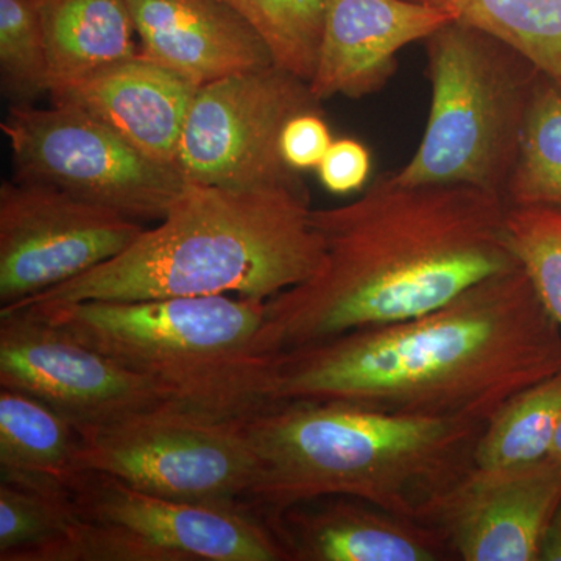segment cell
Segmentation results:
<instances>
[{"label": "cell", "instance_id": "obj_1", "mask_svg": "<svg viewBox=\"0 0 561 561\" xmlns=\"http://www.w3.org/2000/svg\"><path fill=\"white\" fill-rule=\"evenodd\" d=\"M507 217L494 192L402 184L391 173L356 201L313 209L323 256L311 278L265 302L262 353L416 319L522 267Z\"/></svg>", "mask_w": 561, "mask_h": 561}, {"label": "cell", "instance_id": "obj_2", "mask_svg": "<svg viewBox=\"0 0 561 561\" xmlns=\"http://www.w3.org/2000/svg\"><path fill=\"white\" fill-rule=\"evenodd\" d=\"M561 371V330L522 267L416 319L273 354L268 398L486 423Z\"/></svg>", "mask_w": 561, "mask_h": 561}, {"label": "cell", "instance_id": "obj_3", "mask_svg": "<svg viewBox=\"0 0 561 561\" xmlns=\"http://www.w3.org/2000/svg\"><path fill=\"white\" fill-rule=\"evenodd\" d=\"M482 421L401 415L331 401H276L243 421L264 522L297 502L346 494L434 526L474 468Z\"/></svg>", "mask_w": 561, "mask_h": 561}, {"label": "cell", "instance_id": "obj_4", "mask_svg": "<svg viewBox=\"0 0 561 561\" xmlns=\"http://www.w3.org/2000/svg\"><path fill=\"white\" fill-rule=\"evenodd\" d=\"M312 213L308 187L186 184L164 219L119 256L5 309L214 295L268 301L319 268L323 245Z\"/></svg>", "mask_w": 561, "mask_h": 561}, {"label": "cell", "instance_id": "obj_5", "mask_svg": "<svg viewBox=\"0 0 561 561\" xmlns=\"http://www.w3.org/2000/svg\"><path fill=\"white\" fill-rule=\"evenodd\" d=\"M265 302L214 295L24 308L157 383L184 411L241 421L272 402V356L260 342Z\"/></svg>", "mask_w": 561, "mask_h": 561}, {"label": "cell", "instance_id": "obj_6", "mask_svg": "<svg viewBox=\"0 0 561 561\" xmlns=\"http://www.w3.org/2000/svg\"><path fill=\"white\" fill-rule=\"evenodd\" d=\"M424 49L426 130L391 175L402 184H463L504 198L545 73L504 41L456 20L427 36Z\"/></svg>", "mask_w": 561, "mask_h": 561}, {"label": "cell", "instance_id": "obj_7", "mask_svg": "<svg viewBox=\"0 0 561 561\" xmlns=\"http://www.w3.org/2000/svg\"><path fill=\"white\" fill-rule=\"evenodd\" d=\"M70 497L81 526L65 561H287L253 511L168 500L95 471Z\"/></svg>", "mask_w": 561, "mask_h": 561}, {"label": "cell", "instance_id": "obj_8", "mask_svg": "<svg viewBox=\"0 0 561 561\" xmlns=\"http://www.w3.org/2000/svg\"><path fill=\"white\" fill-rule=\"evenodd\" d=\"M243 421L209 419L175 404L140 412L81 432V470L168 500L253 511L256 457Z\"/></svg>", "mask_w": 561, "mask_h": 561}, {"label": "cell", "instance_id": "obj_9", "mask_svg": "<svg viewBox=\"0 0 561 561\" xmlns=\"http://www.w3.org/2000/svg\"><path fill=\"white\" fill-rule=\"evenodd\" d=\"M14 180L43 184L128 219H164L186 181L76 106L11 105L0 125Z\"/></svg>", "mask_w": 561, "mask_h": 561}, {"label": "cell", "instance_id": "obj_10", "mask_svg": "<svg viewBox=\"0 0 561 561\" xmlns=\"http://www.w3.org/2000/svg\"><path fill=\"white\" fill-rule=\"evenodd\" d=\"M320 105L308 81L276 65L205 84L192 102L176 169L186 184L198 186L308 187L284 161L280 133L291 117Z\"/></svg>", "mask_w": 561, "mask_h": 561}, {"label": "cell", "instance_id": "obj_11", "mask_svg": "<svg viewBox=\"0 0 561 561\" xmlns=\"http://www.w3.org/2000/svg\"><path fill=\"white\" fill-rule=\"evenodd\" d=\"M146 228L116 210L25 181L0 186V309L124 253Z\"/></svg>", "mask_w": 561, "mask_h": 561}, {"label": "cell", "instance_id": "obj_12", "mask_svg": "<svg viewBox=\"0 0 561 561\" xmlns=\"http://www.w3.org/2000/svg\"><path fill=\"white\" fill-rule=\"evenodd\" d=\"M0 389L35 398L80 434L173 404L157 383L28 308L0 311Z\"/></svg>", "mask_w": 561, "mask_h": 561}, {"label": "cell", "instance_id": "obj_13", "mask_svg": "<svg viewBox=\"0 0 561 561\" xmlns=\"http://www.w3.org/2000/svg\"><path fill=\"white\" fill-rule=\"evenodd\" d=\"M560 500L561 463L552 456L519 467H474L434 526L456 560L538 561L542 531Z\"/></svg>", "mask_w": 561, "mask_h": 561}, {"label": "cell", "instance_id": "obj_14", "mask_svg": "<svg viewBox=\"0 0 561 561\" xmlns=\"http://www.w3.org/2000/svg\"><path fill=\"white\" fill-rule=\"evenodd\" d=\"M265 523L287 561L456 560L438 527L346 494L297 502Z\"/></svg>", "mask_w": 561, "mask_h": 561}, {"label": "cell", "instance_id": "obj_15", "mask_svg": "<svg viewBox=\"0 0 561 561\" xmlns=\"http://www.w3.org/2000/svg\"><path fill=\"white\" fill-rule=\"evenodd\" d=\"M453 21L415 0H324L323 33L309 81L319 102L362 99L386 87L398 54Z\"/></svg>", "mask_w": 561, "mask_h": 561}, {"label": "cell", "instance_id": "obj_16", "mask_svg": "<svg viewBox=\"0 0 561 561\" xmlns=\"http://www.w3.org/2000/svg\"><path fill=\"white\" fill-rule=\"evenodd\" d=\"M140 54L195 87L275 65L253 27L220 0H128Z\"/></svg>", "mask_w": 561, "mask_h": 561}, {"label": "cell", "instance_id": "obj_17", "mask_svg": "<svg viewBox=\"0 0 561 561\" xmlns=\"http://www.w3.org/2000/svg\"><path fill=\"white\" fill-rule=\"evenodd\" d=\"M197 91L190 80L139 51L50 99L55 105L84 111L151 160L176 169Z\"/></svg>", "mask_w": 561, "mask_h": 561}, {"label": "cell", "instance_id": "obj_18", "mask_svg": "<svg viewBox=\"0 0 561 561\" xmlns=\"http://www.w3.org/2000/svg\"><path fill=\"white\" fill-rule=\"evenodd\" d=\"M49 60V94H61L138 55L128 0H35Z\"/></svg>", "mask_w": 561, "mask_h": 561}, {"label": "cell", "instance_id": "obj_19", "mask_svg": "<svg viewBox=\"0 0 561 561\" xmlns=\"http://www.w3.org/2000/svg\"><path fill=\"white\" fill-rule=\"evenodd\" d=\"M80 432L46 404L0 389V482L69 493L84 472Z\"/></svg>", "mask_w": 561, "mask_h": 561}, {"label": "cell", "instance_id": "obj_20", "mask_svg": "<svg viewBox=\"0 0 561 561\" xmlns=\"http://www.w3.org/2000/svg\"><path fill=\"white\" fill-rule=\"evenodd\" d=\"M522 51L561 91V0H415Z\"/></svg>", "mask_w": 561, "mask_h": 561}, {"label": "cell", "instance_id": "obj_21", "mask_svg": "<svg viewBox=\"0 0 561 561\" xmlns=\"http://www.w3.org/2000/svg\"><path fill=\"white\" fill-rule=\"evenodd\" d=\"M561 419V371L511 398L485 423L474 467H519L551 456Z\"/></svg>", "mask_w": 561, "mask_h": 561}, {"label": "cell", "instance_id": "obj_22", "mask_svg": "<svg viewBox=\"0 0 561 561\" xmlns=\"http://www.w3.org/2000/svg\"><path fill=\"white\" fill-rule=\"evenodd\" d=\"M80 526L69 493L0 482V561H62Z\"/></svg>", "mask_w": 561, "mask_h": 561}, {"label": "cell", "instance_id": "obj_23", "mask_svg": "<svg viewBox=\"0 0 561 561\" xmlns=\"http://www.w3.org/2000/svg\"><path fill=\"white\" fill-rule=\"evenodd\" d=\"M504 201L508 208L561 210V91L546 77L531 103Z\"/></svg>", "mask_w": 561, "mask_h": 561}, {"label": "cell", "instance_id": "obj_24", "mask_svg": "<svg viewBox=\"0 0 561 561\" xmlns=\"http://www.w3.org/2000/svg\"><path fill=\"white\" fill-rule=\"evenodd\" d=\"M249 22L267 44L273 61L311 81L323 33L324 0H220Z\"/></svg>", "mask_w": 561, "mask_h": 561}, {"label": "cell", "instance_id": "obj_25", "mask_svg": "<svg viewBox=\"0 0 561 561\" xmlns=\"http://www.w3.org/2000/svg\"><path fill=\"white\" fill-rule=\"evenodd\" d=\"M0 77L13 105L49 94V60L35 0H0Z\"/></svg>", "mask_w": 561, "mask_h": 561}, {"label": "cell", "instance_id": "obj_26", "mask_svg": "<svg viewBox=\"0 0 561 561\" xmlns=\"http://www.w3.org/2000/svg\"><path fill=\"white\" fill-rule=\"evenodd\" d=\"M516 260L561 330V210L508 208Z\"/></svg>", "mask_w": 561, "mask_h": 561}, {"label": "cell", "instance_id": "obj_27", "mask_svg": "<svg viewBox=\"0 0 561 561\" xmlns=\"http://www.w3.org/2000/svg\"><path fill=\"white\" fill-rule=\"evenodd\" d=\"M317 171L324 190L331 194L359 192L367 186L370 179V150L357 139H334Z\"/></svg>", "mask_w": 561, "mask_h": 561}, {"label": "cell", "instance_id": "obj_28", "mask_svg": "<svg viewBox=\"0 0 561 561\" xmlns=\"http://www.w3.org/2000/svg\"><path fill=\"white\" fill-rule=\"evenodd\" d=\"M332 133L321 111H308L291 117L280 133V153L294 171H311L330 150Z\"/></svg>", "mask_w": 561, "mask_h": 561}, {"label": "cell", "instance_id": "obj_29", "mask_svg": "<svg viewBox=\"0 0 561 561\" xmlns=\"http://www.w3.org/2000/svg\"><path fill=\"white\" fill-rule=\"evenodd\" d=\"M538 561H561V500L542 531Z\"/></svg>", "mask_w": 561, "mask_h": 561}, {"label": "cell", "instance_id": "obj_30", "mask_svg": "<svg viewBox=\"0 0 561 561\" xmlns=\"http://www.w3.org/2000/svg\"><path fill=\"white\" fill-rule=\"evenodd\" d=\"M551 456L561 463V419L557 426L556 435H553Z\"/></svg>", "mask_w": 561, "mask_h": 561}]
</instances>
